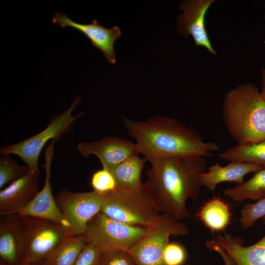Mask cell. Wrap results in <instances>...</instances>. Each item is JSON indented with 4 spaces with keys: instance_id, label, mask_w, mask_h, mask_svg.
Masks as SVG:
<instances>
[{
    "instance_id": "obj_10",
    "label": "cell",
    "mask_w": 265,
    "mask_h": 265,
    "mask_svg": "<svg viewBox=\"0 0 265 265\" xmlns=\"http://www.w3.org/2000/svg\"><path fill=\"white\" fill-rule=\"evenodd\" d=\"M54 143V141H53L46 149L44 164L46 175L42 189L26 206L9 213H16L20 216H31L48 220L68 229L73 234L69 222L61 212L52 191L50 178Z\"/></svg>"
},
{
    "instance_id": "obj_14",
    "label": "cell",
    "mask_w": 265,
    "mask_h": 265,
    "mask_svg": "<svg viewBox=\"0 0 265 265\" xmlns=\"http://www.w3.org/2000/svg\"><path fill=\"white\" fill-rule=\"evenodd\" d=\"M0 215V260L7 265H16L22 261L26 249L22 218L16 213Z\"/></svg>"
},
{
    "instance_id": "obj_29",
    "label": "cell",
    "mask_w": 265,
    "mask_h": 265,
    "mask_svg": "<svg viewBox=\"0 0 265 265\" xmlns=\"http://www.w3.org/2000/svg\"><path fill=\"white\" fill-rule=\"evenodd\" d=\"M205 245L210 251L217 253L221 257L224 265H236L225 251L214 243L211 239L207 240L205 242Z\"/></svg>"
},
{
    "instance_id": "obj_11",
    "label": "cell",
    "mask_w": 265,
    "mask_h": 265,
    "mask_svg": "<svg viewBox=\"0 0 265 265\" xmlns=\"http://www.w3.org/2000/svg\"><path fill=\"white\" fill-rule=\"evenodd\" d=\"M214 0H188L180 3L182 13L177 18L178 33L184 37L191 36L196 47L205 48L210 53L217 55L209 38L205 25L206 13Z\"/></svg>"
},
{
    "instance_id": "obj_12",
    "label": "cell",
    "mask_w": 265,
    "mask_h": 265,
    "mask_svg": "<svg viewBox=\"0 0 265 265\" xmlns=\"http://www.w3.org/2000/svg\"><path fill=\"white\" fill-rule=\"evenodd\" d=\"M77 149L83 157H98L103 168L111 171L128 158L139 155L135 143L117 136H107L91 142H81Z\"/></svg>"
},
{
    "instance_id": "obj_20",
    "label": "cell",
    "mask_w": 265,
    "mask_h": 265,
    "mask_svg": "<svg viewBox=\"0 0 265 265\" xmlns=\"http://www.w3.org/2000/svg\"><path fill=\"white\" fill-rule=\"evenodd\" d=\"M146 161L145 158L134 155L116 166L111 171L117 186L126 188H136L142 186L141 175Z\"/></svg>"
},
{
    "instance_id": "obj_22",
    "label": "cell",
    "mask_w": 265,
    "mask_h": 265,
    "mask_svg": "<svg viewBox=\"0 0 265 265\" xmlns=\"http://www.w3.org/2000/svg\"><path fill=\"white\" fill-rule=\"evenodd\" d=\"M87 243L84 235L68 237L56 247L45 265H74Z\"/></svg>"
},
{
    "instance_id": "obj_4",
    "label": "cell",
    "mask_w": 265,
    "mask_h": 265,
    "mask_svg": "<svg viewBox=\"0 0 265 265\" xmlns=\"http://www.w3.org/2000/svg\"><path fill=\"white\" fill-rule=\"evenodd\" d=\"M101 212L114 219L148 229L158 220L160 212L151 194L144 186L136 188L117 186L101 193Z\"/></svg>"
},
{
    "instance_id": "obj_6",
    "label": "cell",
    "mask_w": 265,
    "mask_h": 265,
    "mask_svg": "<svg viewBox=\"0 0 265 265\" xmlns=\"http://www.w3.org/2000/svg\"><path fill=\"white\" fill-rule=\"evenodd\" d=\"M148 231L147 228L114 219L100 212L89 221L84 235L87 243L102 251H128Z\"/></svg>"
},
{
    "instance_id": "obj_28",
    "label": "cell",
    "mask_w": 265,
    "mask_h": 265,
    "mask_svg": "<svg viewBox=\"0 0 265 265\" xmlns=\"http://www.w3.org/2000/svg\"><path fill=\"white\" fill-rule=\"evenodd\" d=\"M102 250L87 243L80 252L74 265H98Z\"/></svg>"
},
{
    "instance_id": "obj_18",
    "label": "cell",
    "mask_w": 265,
    "mask_h": 265,
    "mask_svg": "<svg viewBox=\"0 0 265 265\" xmlns=\"http://www.w3.org/2000/svg\"><path fill=\"white\" fill-rule=\"evenodd\" d=\"M196 216L214 234L226 229L231 223L232 214L227 202L219 197H214L198 209Z\"/></svg>"
},
{
    "instance_id": "obj_9",
    "label": "cell",
    "mask_w": 265,
    "mask_h": 265,
    "mask_svg": "<svg viewBox=\"0 0 265 265\" xmlns=\"http://www.w3.org/2000/svg\"><path fill=\"white\" fill-rule=\"evenodd\" d=\"M55 198L74 236L84 235L89 221L101 211L102 195L93 190L77 192L63 190Z\"/></svg>"
},
{
    "instance_id": "obj_23",
    "label": "cell",
    "mask_w": 265,
    "mask_h": 265,
    "mask_svg": "<svg viewBox=\"0 0 265 265\" xmlns=\"http://www.w3.org/2000/svg\"><path fill=\"white\" fill-rule=\"evenodd\" d=\"M31 171L27 165H20L8 155L0 158V188Z\"/></svg>"
},
{
    "instance_id": "obj_27",
    "label": "cell",
    "mask_w": 265,
    "mask_h": 265,
    "mask_svg": "<svg viewBox=\"0 0 265 265\" xmlns=\"http://www.w3.org/2000/svg\"><path fill=\"white\" fill-rule=\"evenodd\" d=\"M186 257L185 248L177 242H169L163 253V260L165 265H183Z\"/></svg>"
},
{
    "instance_id": "obj_16",
    "label": "cell",
    "mask_w": 265,
    "mask_h": 265,
    "mask_svg": "<svg viewBox=\"0 0 265 265\" xmlns=\"http://www.w3.org/2000/svg\"><path fill=\"white\" fill-rule=\"evenodd\" d=\"M265 225V222H263ZM230 256L236 265H265V235L249 246H244L241 237L218 234L211 239Z\"/></svg>"
},
{
    "instance_id": "obj_32",
    "label": "cell",
    "mask_w": 265,
    "mask_h": 265,
    "mask_svg": "<svg viewBox=\"0 0 265 265\" xmlns=\"http://www.w3.org/2000/svg\"><path fill=\"white\" fill-rule=\"evenodd\" d=\"M0 265H7L3 261L0 260Z\"/></svg>"
},
{
    "instance_id": "obj_24",
    "label": "cell",
    "mask_w": 265,
    "mask_h": 265,
    "mask_svg": "<svg viewBox=\"0 0 265 265\" xmlns=\"http://www.w3.org/2000/svg\"><path fill=\"white\" fill-rule=\"evenodd\" d=\"M239 223L242 229L251 227L259 219L265 216V197L254 203L244 205L240 212Z\"/></svg>"
},
{
    "instance_id": "obj_1",
    "label": "cell",
    "mask_w": 265,
    "mask_h": 265,
    "mask_svg": "<svg viewBox=\"0 0 265 265\" xmlns=\"http://www.w3.org/2000/svg\"><path fill=\"white\" fill-rule=\"evenodd\" d=\"M144 183L158 210L177 220L189 218L188 199H197L202 185V175L206 171L205 158L180 156L161 158L149 161Z\"/></svg>"
},
{
    "instance_id": "obj_21",
    "label": "cell",
    "mask_w": 265,
    "mask_h": 265,
    "mask_svg": "<svg viewBox=\"0 0 265 265\" xmlns=\"http://www.w3.org/2000/svg\"><path fill=\"white\" fill-rule=\"evenodd\" d=\"M223 160L256 164L265 167V140L245 144H237L218 155Z\"/></svg>"
},
{
    "instance_id": "obj_13",
    "label": "cell",
    "mask_w": 265,
    "mask_h": 265,
    "mask_svg": "<svg viewBox=\"0 0 265 265\" xmlns=\"http://www.w3.org/2000/svg\"><path fill=\"white\" fill-rule=\"evenodd\" d=\"M52 23L62 27H71L80 32L91 41L93 46L103 52L109 63H115L116 59L114 44L122 35L118 26H113L110 28H106L96 20H93L90 24L78 23L59 11L56 12L53 16Z\"/></svg>"
},
{
    "instance_id": "obj_8",
    "label": "cell",
    "mask_w": 265,
    "mask_h": 265,
    "mask_svg": "<svg viewBox=\"0 0 265 265\" xmlns=\"http://www.w3.org/2000/svg\"><path fill=\"white\" fill-rule=\"evenodd\" d=\"M21 218L26 240L23 262H38L45 264L63 239L74 236L70 230L54 222L31 216Z\"/></svg>"
},
{
    "instance_id": "obj_26",
    "label": "cell",
    "mask_w": 265,
    "mask_h": 265,
    "mask_svg": "<svg viewBox=\"0 0 265 265\" xmlns=\"http://www.w3.org/2000/svg\"><path fill=\"white\" fill-rule=\"evenodd\" d=\"M98 265H136L128 251H102Z\"/></svg>"
},
{
    "instance_id": "obj_25",
    "label": "cell",
    "mask_w": 265,
    "mask_h": 265,
    "mask_svg": "<svg viewBox=\"0 0 265 265\" xmlns=\"http://www.w3.org/2000/svg\"><path fill=\"white\" fill-rule=\"evenodd\" d=\"M90 185L93 191L100 193L111 191L117 187L115 178L111 171L103 168L92 175Z\"/></svg>"
},
{
    "instance_id": "obj_5",
    "label": "cell",
    "mask_w": 265,
    "mask_h": 265,
    "mask_svg": "<svg viewBox=\"0 0 265 265\" xmlns=\"http://www.w3.org/2000/svg\"><path fill=\"white\" fill-rule=\"evenodd\" d=\"M188 233L185 222L161 214L155 225L128 252L136 265H165L163 253L169 238Z\"/></svg>"
},
{
    "instance_id": "obj_30",
    "label": "cell",
    "mask_w": 265,
    "mask_h": 265,
    "mask_svg": "<svg viewBox=\"0 0 265 265\" xmlns=\"http://www.w3.org/2000/svg\"><path fill=\"white\" fill-rule=\"evenodd\" d=\"M261 95L265 101V66L262 69V75H261Z\"/></svg>"
},
{
    "instance_id": "obj_33",
    "label": "cell",
    "mask_w": 265,
    "mask_h": 265,
    "mask_svg": "<svg viewBox=\"0 0 265 265\" xmlns=\"http://www.w3.org/2000/svg\"><path fill=\"white\" fill-rule=\"evenodd\" d=\"M263 222H265V216L262 218Z\"/></svg>"
},
{
    "instance_id": "obj_15",
    "label": "cell",
    "mask_w": 265,
    "mask_h": 265,
    "mask_svg": "<svg viewBox=\"0 0 265 265\" xmlns=\"http://www.w3.org/2000/svg\"><path fill=\"white\" fill-rule=\"evenodd\" d=\"M39 173L30 171L0 191V214L9 213L28 204L39 190Z\"/></svg>"
},
{
    "instance_id": "obj_19",
    "label": "cell",
    "mask_w": 265,
    "mask_h": 265,
    "mask_svg": "<svg viewBox=\"0 0 265 265\" xmlns=\"http://www.w3.org/2000/svg\"><path fill=\"white\" fill-rule=\"evenodd\" d=\"M224 194L237 203L247 199L258 201L265 197V167L254 173L247 181L226 188Z\"/></svg>"
},
{
    "instance_id": "obj_3",
    "label": "cell",
    "mask_w": 265,
    "mask_h": 265,
    "mask_svg": "<svg viewBox=\"0 0 265 265\" xmlns=\"http://www.w3.org/2000/svg\"><path fill=\"white\" fill-rule=\"evenodd\" d=\"M222 117L237 144L265 140V101L253 84H238L225 94Z\"/></svg>"
},
{
    "instance_id": "obj_17",
    "label": "cell",
    "mask_w": 265,
    "mask_h": 265,
    "mask_svg": "<svg viewBox=\"0 0 265 265\" xmlns=\"http://www.w3.org/2000/svg\"><path fill=\"white\" fill-rule=\"evenodd\" d=\"M263 167L256 164L239 161H230L224 166L218 163L210 166L201 178L202 186L214 191L217 186L222 182H235L240 184L244 182V177L250 173H255Z\"/></svg>"
},
{
    "instance_id": "obj_7",
    "label": "cell",
    "mask_w": 265,
    "mask_h": 265,
    "mask_svg": "<svg viewBox=\"0 0 265 265\" xmlns=\"http://www.w3.org/2000/svg\"><path fill=\"white\" fill-rule=\"evenodd\" d=\"M80 101L81 97L79 96L68 109L54 117L47 127L37 134L18 143L1 147L0 155H16L31 171L39 173L38 159L40 152L49 140H55L64 134L76 119L84 114L81 112L72 115L73 111Z\"/></svg>"
},
{
    "instance_id": "obj_31",
    "label": "cell",
    "mask_w": 265,
    "mask_h": 265,
    "mask_svg": "<svg viewBox=\"0 0 265 265\" xmlns=\"http://www.w3.org/2000/svg\"><path fill=\"white\" fill-rule=\"evenodd\" d=\"M16 265H45L44 264L38 262H21Z\"/></svg>"
},
{
    "instance_id": "obj_2",
    "label": "cell",
    "mask_w": 265,
    "mask_h": 265,
    "mask_svg": "<svg viewBox=\"0 0 265 265\" xmlns=\"http://www.w3.org/2000/svg\"><path fill=\"white\" fill-rule=\"evenodd\" d=\"M122 121L139 154L149 161L180 156L206 158L220 151L216 143L204 141L196 130L172 118L156 115L138 121L123 117Z\"/></svg>"
}]
</instances>
